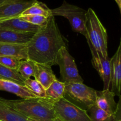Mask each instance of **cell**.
<instances>
[{
    "label": "cell",
    "mask_w": 121,
    "mask_h": 121,
    "mask_svg": "<svg viewBox=\"0 0 121 121\" xmlns=\"http://www.w3.org/2000/svg\"><path fill=\"white\" fill-rule=\"evenodd\" d=\"M64 46H66V44L54 16L52 15L27 44L28 60L52 66L56 65L58 52Z\"/></svg>",
    "instance_id": "cell-1"
},
{
    "label": "cell",
    "mask_w": 121,
    "mask_h": 121,
    "mask_svg": "<svg viewBox=\"0 0 121 121\" xmlns=\"http://www.w3.org/2000/svg\"><path fill=\"white\" fill-rule=\"evenodd\" d=\"M1 99L27 118L39 121H53L57 118L53 106L54 102L47 98L37 97L15 100Z\"/></svg>",
    "instance_id": "cell-2"
},
{
    "label": "cell",
    "mask_w": 121,
    "mask_h": 121,
    "mask_svg": "<svg viewBox=\"0 0 121 121\" xmlns=\"http://www.w3.org/2000/svg\"><path fill=\"white\" fill-rule=\"evenodd\" d=\"M86 30L87 41L101 56L108 57L107 32L92 8H89L87 11Z\"/></svg>",
    "instance_id": "cell-3"
},
{
    "label": "cell",
    "mask_w": 121,
    "mask_h": 121,
    "mask_svg": "<svg viewBox=\"0 0 121 121\" xmlns=\"http://www.w3.org/2000/svg\"><path fill=\"white\" fill-rule=\"evenodd\" d=\"M52 10L53 16H61L69 21L72 30L86 36V22L87 11L76 5L70 4L64 1L62 5Z\"/></svg>",
    "instance_id": "cell-4"
},
{
    "label": "cell",
    "mask_w": 121,
    "mask_h": 121,
    "mask_svg": "<svg viewBox=\"0 0 121 121\" xmlns=\"http://www.w3.org/2000/svg\"><path fill=\"white\" fill-rule=\"evenodd\" d=\"M56 65L60 67V74L64 83H83L74 58L70 55L66 46L61 47L58 52Z\"/></svg>",
    "instance_id": "cell-5"
},
{
    "label": "cell",
    "mask_w": 121,
    "mask_h": 121,
    "mask_svg": "<svg viewBox=\"0 0 121 121\" xmlns=\"http://www.w3.org/2000/svg\"><path fill=\"white\" fill-rule=\"evenodd\" d=\"M57 117L61 121H91L87 111L65 97L53 102Z\"/></svg>",
    "instance_id": "cell-6"
},
{
    "label": "cell",
    "mask_w": 121,
    "mask_h": 121,
    "mask_svg": "<svg viewBox=\"0 0 121 121\" xmlns=\"http://www.w3.org/2000/svg\"><path fill=\"white\" fill-rule=\"evenodd\" d=\"M65 96L89 109L95 104L96 91L83 83H65Z\"/></svg>",
    "instance_id": "cell-7"
},
{
    "label": "cell",
    "mask_w": 121,
    "mask_h": 121,
    "mask_svg": "<svg viewBox=\"0 0 121 121\" xmlns=\"http://www.w3.org/2000/svg\"><path fill=\"white\" fill-rule=\"evenodd\" d=\"M37 0H8L0 5V21L18 17Z\"/></svg>",
    "instance_id": "cell-8"
},
{
    "label": "cell",
    "mask_w": 121,
    "mask_h": 121,
    "mask_svg": "<svg viewBox=\"0 0 121 121\" xmlns=\"http://www.w3.org/2000/svg\"><path fill=\"white\" fill-rule=\"evenodd\" d=\"M87 43L92 53V65L104 82V90H109L111 86V59L103 57L88 41Z\"/></svg>",
    "instance_id": "cell-9"
},
{
    "label": "cell",
    "mask_w": 121,
    "mask_h": 121,
    "mask_svg": "<svg viewBox=\"0 0 121 121\" xmlns=\"http://www.w3.org/2000/svg\"><path fill=\"white\" fill-rule=\"evenodd\" d=\"M121 85V43H120L113 57L111 59V86L110 91L115 95L120 96Z\"/></svg>",
    "instance_id": "cell-10"
},
{
    "label": "cell",
    "mask_w": 121,
    "mask_h": 121,
    "mask_svg": "<svg viewBox=\"0 0 121 121\" xmlns=\"http://www.w3.org/2000/svg\"><path fill=\"white\" fill-rule=\"evenodd\" d=\"M41 26L33 25L21 20L19 17L13 18L0 21V28L18 32L35 33Z\"/></svg>",
    "instance_id": "cell-11"
},
{
    "label": "cell",
    "mask_w": 121,
    "mask_h": 121,
    "mask_svg": "<svg viewBox=\"0 0 121 121\" xmlns=\"http://www.w3.org/2000/svg\"><path fill=\"white\" fill-rule=\"evenodd\" d=\"M35 33L18 32L0 28V43L26 44Z\"/></svg>",
    "instance_id": "cell-12"
},
{
    "label": "cell",
    "mask_w": 121,
    "mask_h": 121,
    "mask_svg": "<svg viewBox=\"0 0 121 121\" xmlns=\"http://www.w3.org/2000/svg\"><path fill=\"white\" fill-rule=\"evenodd\" d=\"M115 96L109 89L96 91L95 104L109 114L113 115L117 108V104L114 99Z\"/></svg>",
    "instance_id": "cell-13"
},
{
    "label": "cell",
    "mask_w": 121,
    "mask_h": 121,
    "mask_svg": "<svg viewBox=\"0 0 121 121\" xmlns=\"http://www.w3.org/2000/svg\"><path fill=\"white\" fill-rule=\"evenodd\" d=\"M34 70L35 79L41 83L45 89L54 80H57L52 69V66L34 62Z\"/></svg>",
    "instance_id": "cell-14"
},
{
    "label": "cell",
    "mask_w": 121,
    "mask_h": 121,
    "mask_svg": "<svg viewBox=\"0 0 121 121\" xmlns=\"http://www.w3.org/2000/svg\"><path fill=\"white\" fill-rule=\"evenodd\" d=\"M0 55L13 57L19 60H28L27 44H19L0 43Z\"/></svg>",
    "instance_id": "cell-15"
},
{
    "label": "cell",
    "mask_w": 121,
    "mask_h": 121,
    "mask_svg": "<svg viewBox=\"0 0 121 121\" xmlns=\"http://www.w3.org/2000/svg\"><path fill=\"white\" fill-rule=\"evenodd\" d=\"M0 91L13 93L22 99L37 98L26 86L4 79H0Z\"/></svg>",
    "instance_id": "cell-16"
},
{
    "label": "cell",
    "mask_w": 121,
    "mask_h": 121,
    "mask_svg": "<svg viewBox=\"0 0 121 121\" xmlns=\"http://www.w3.org/2000/svg\"><path fill=\"white\" fill-rule=\"evenodd\" d=\"M0 121H28L26 117L1 100L0 98Z\"/></svg>",
    "instance_id": "cell-17"
},
{
    "label": "cell",
    "mask_w": 121,
    "mask_h": 121,
    "mask_svg": "<svg viewBox=\"0 0 121 121\" xmlns=\"http://www.w3.org/2000/svg\"><path fill=\"white\" fill-rule=\"evenodd\" d=\"M65 83L56 80L46 89V98L56 102L65 96Z\"/></svg>",
    "instance_id": "cell-18"
},
{
    "label": "cell",
    "mask_w": 121,
    "mask_h": 121,
    "mask_svg": "<svg viewBox=\"0 0 121 121\" xmlns=\"http://www.w3.org/2000/svg\"><path fill=\"white\" fill-rule=\"evenodd\" d=\"M0 79L9 80L22 86H24L26 80L17 70L8 68L1 65H0Z\"/></svg>",
    "instance_id": "cell-19"
},
{
    "label": "cell",
    "mask_w": 121,
    "mask_h": 121,
    "mask_svg": "<svg viewBox=\"0 0 121 121\" xmlns=\"http://www.w3.org/2000/svg\"><path fill=\"white\" fill-rule=\"evenodd\" d=\"M86 111L91 121H116L114 114H109L99 108L96 104Z\"/></svg>",
    "instance_id": "cell-20"
},
{
    "label": "cell",
    "mask_w": 121,
    "mask_h": 121,
    "mask_svg": "<svg viewBox=\"0 0 121 121\" xmlns=\"http://www.w3.org/2000/svg\"><path fill=\"white\" fill-rule=\"evenodd\" d=\"M42 15L46 18H48L52 15V10L48 8L45 4L37 1L31 7L26 9L21 15Z\"/></svg>",
    "instance_id": "cell-21"
},
{
    "label": "cell",
    "mask_w": 121,
    "mask_h": 121,
    "mask_svg": "<svg viewBox=\"0 0 121 121\" xmlns=\"http://www.w3.org/2000/svg\"><path fill=\"white\" fill-rule=\"evenodd\" d=\"M24 86L31 91L37 97L46 98V89L40 82L35 79H26L24 81Z\"/></svg>",
    "instance_id": "cell-22"
},
{
    "label": "cell",
    "mask_w": 121,
    "mask_h": 121,
    "mask_svg": "<svg viewBox=\"0 0 121 121\" xmlns=\"http://www.w3.org/2000/svg\"><path fill=\"white\" fill-rule=\"evenodd\" d=\"M17 70L25 79H30L34 76V62L30 60H20Z\"/></svg>",
    "instance_id": "cell-23"
},
{
    "label": "cell",
    "mask_w": 121,
    "mask_h": 121,
    "mask_svg": "<svg viewBox=\"0 0 121 121\" xmlns=\"http://www.w3.org/2000/svg\"><path fill=\"white\" fill-rule=\"evenodd\" d=\"M21 20L30 22L33 25L42 26L46 23L48 18H46L42 15H20L18 17Z\"/></svg>",
    "instance_id": "cell-24"
},
{
    "label": "cell",
    "mask_w": 121,
    "mask_h": 121,
    "mask_svg": "<svg viewBox=\"0 0 121 121\" xmlns=\"http://www.w3.org/2000/svg\"><path fill=\"white\" fill-rule=\"evenodd\" d=\"M20 61L13 57L0 55V65L12 69H17Z\"/></svg>",
    "instance_id": "cell-25"
},
{
    "label": "cell",
    "mask_w": 121,
    "mask_h": 121,
    "mask_svg": "<svg viewBox=\"0 0 121 121\" xmlns=\"http://www.w3.org/2000/svg\"><path fill=\"white\" fill-rule=\"evenodd\" d=\"M117 2V5H118V7H119V9L121 12V0H115Z\"/></svg>",
    "instance_id": "cell-26"
},
{
    "label": "cell",
    "mask_w": 121,
    "mask_h": 121,
    "mask_svg": "<svg viewBox=\"0 0 121 121\" xmlns=\"http://www.w3.org/2000/svg\"><path fill=\"white\" fill-rule=\"evenodd\" d=\"M27 119H28V121H35V120H34V119H29V118H27ZM61 121V120H60L59 118H57L56 119H54V121Z\"/></svg>",
    "instance_id": "cell-27"
},
{
    "label": "cell",
    "mask_w": 121,
    "mask_h": 121,
    "mask_svg": "<svg viewBox=\"0 0 121 121\" xmlns=\"http://www.w3.org/2000/svg\"><path fill=\"white\" fill-rule=\"evenodd\" d=\"M7 1H8V0H0V5H1L3 4H4L5 2H7Z\"/></svg>",
    "instance_id": "cell-28"
},
{
    "label": "cell",
    "mask_w": 121,
    "mask_h": 121,
    "mask_svg": "<svg viewBox=\"0 0 121 121\" xmlns=\"http://www.w3.org/2000/svg\"></svg>",
    "instance_id": "cell-29"
}]
</instances>
